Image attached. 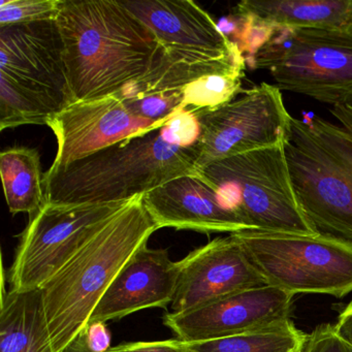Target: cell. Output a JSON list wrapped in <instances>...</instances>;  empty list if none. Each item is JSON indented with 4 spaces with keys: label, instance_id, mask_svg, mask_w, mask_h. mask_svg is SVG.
I'll list each match as a JSON object with an SVG mask.
<instances>
[{
    "label": "cell",
    "instance_id": "obj_3",
    "mask_svg": "<svg viewBox=\"0 0 352 352\" xmlns=\"http://www.w3.org/2000/svg\"><path fill=\"white\" fill-rule=\"evenodd\" d=\"M201 176L197 146L168 143L162 127L124 140L65 168L47 170L46 204L85 205L129 201L173 179Z\"/></svg>",
    "mask_w": 352,
    "mask_h": 352
},
{
    "label": "cell",
    "instance_id": "obj_16",
    "mask_svg": "<svg viewBox=\"0 0 352 352\" xmlns=\"http://www.w3.org/2000/svg\"><path fill=\"white\" fill-rule=\"evenodd\" d=\"M178 276V261L170 258L168 250L145 245L120 270L89 322L107 323L145 309L168 308L174 300Z\"/></svg>",
    "mask_w": 352,
    "mask_h": 352
},
{
    "label": "cell",
    "instance_id": "obj_5",
    "mask_svg": "<svg viewBox=\"0 0 352 352\" xmlns=\"http://www.w3.org/2000/svg\"><path fill=\"white\" fill-rule=\"evenodd\" d=\"M73 102L56 21L0 28V131L47 125Z\"/></svg>",
    "mask_w": 352,
    "mask_h": 352
},
{
    "label": "cell",
    "instance_id": "obj_25",
    "mask_svg": "<svg viewBox=\"0 0 352 352\" xmlns=\"http://www.w3.org/2000/svg\"><path fill=\"white\" fill-rule=\"evenodd\" d=\"M166 141L181 147L197 145L201 139V129L197 115L187 110H179L162 126Z\"/></svg>",
    "mask_w": 352,
    "mask_h": 352
},
{
    "label": "cell",
    "instance_id": "obj_27",
    "mask_svg": "<svg viewBox=\"0 0 352 352\" xmlns=\"http://www.w3.org/2000/svg\"><path fill=\"white\" fill-rule=\"evenodd\" d=\"M77 339L89 352H107L111 348V333L106 322H89Z\"/></svg>",
    "mask_w": 352,
    "mask_h": 352
},
{
    "label": "cell",
    "instance_id": "obj_20",
    "mask_svg": "<svg viewBox=\"0 0 352 352\" xmlns=\"http://www.w3.org/2000/svg\"><path fill=\"white\" fill-rule=\"evenodd\" d=\"M0 176L11 214L28 213L34 216L44 207L45 174L38 150L17 147L1 152Z\"/></svg>",
    "mask_w": 352,
    "mask_h": 352
},
{
    "label": "cell",
    "instance_id": "obj_13",
    "mask_svg": "<svg viewBox=\"0 0 352 352\" xmlns=\"http://www.w3.org/2000/svg\"><path fill=\"white\" fill-rule=\"evenodd\" d=\"M178 265L170 314H182L224 296L267 285L232 234L195 249Z\"/></svg>",
    "mask_w": 352,
    "mask_h": 352
},
{
    "label": "cell",
    "instance_id": "obj_17",
    "mask_svg": "<svg viewBox=\"0 0 352 352\" xmlns=\"http://www.w3.org/2000/svg\"><path fill=\"white\" fill-rule=\"evenodd\" d=\"M234 9L275 28L352 30V0H244Z\"/></svg>",
    "mask_w": 352,
    "mask_h": 352
},
{
    "label": "cell",
    "instance_id": "obj_21",
    "mask_svg": "<svg viewBox=\"0 0 352 352\" xmlns=\"http://www.w3.org/2000/svg\"><path fill=\"white\" fill-rule=\"evenodd\" d=\"M306 337L289 320L234 337L185 344L189 352H300Z\"/></svg>",
    "mask_w": 352,
    "mask_h": 352
},
{
    "label": "cell",
    "instance_id": "obj_24",
    "mask_svg": "<svg viewBox=\"0 0 352 352\" xmlns=\"http://www.w3.org/2000/svg\"><path fill=\"white\" fill-rule=\"evenodd\" d=\"M123 104L129 112L140 118L154 122H168V119L182 110V91L150 94L141 98H125Z\"/></svg>",
    "mask_w": 352,
    "mask_h": 352
},
{
    "label": "cell",
    "instance_id": "obj_18",
    "mask_svg": "<svg viewBox=\"0 0 352 352\" xmlns=\"http://www.w3.org/2000/svg\"><path fill=\"white\" fill-rule=\"evenodd\" d=\"M0 352H54L41 289L6 292L3 286Z\"/></svg>",
    "mask_w": 352,
    "mask_h": 352
},
{
    "label": "cell",
    "instance_id": "obj_30",
    "mask_svg": "<svg viewBox=\"0 0 352 352\" xmlns=\"http://www.w3.org/2000/svg\"><path fill=\"white\" fill-rule=\"evenodd\" d=\"M61 352H89L85 349L81 342L79 340L76 339L75 341L72 342L65 349H63Z\"/></svg>",
    "mask_w": 352,
    "mask_h": 352
},
{
    "label": "cell",
    "instance_id": "obj_9",
    "mask_svg": "<svg viewBox=\"0 0 352 352\" xmlns=\"http://www.w3.org/2000/svg\"><path fill=\"white\" fill-rule=\"evenodd\" d=\"M131 201V199H129ZM129 201L44 207L30 216L10 271V292L40 289Z\"/></svg>",
    "mask_w": 352,
    "mask_h": 352
},
{
    "label": "cell",
    "instance_id": "obj_11",
    "mask_svg": "<svg viewBox=\"0 0 352 352\" xmlns=\"http://www.w3.org/2000/svg\"><path fill=\"white\" fill-rule=\"evenodd\" d=\"M294 294L274 286L251 288L224 296L164 322L186 343L211 341L261 331L290 320Z\"/></svg>",
    "mask_w": 352,
    "mask_h": 352
},
{
    "label": "cell",
    "instance_id": "obj_4",
    "mask_svg": "<svg viewBox=\"0 0 352 352\" xmlns=\"http://www.w3.org/2000/svg\"><path fill=\"white\" fill-rule=\"evenodd\" d=\"M320 117H292L285 155L296 197L319 234L352 244V102Z\"/></svg>",
    "mask_w": 352,
    "mask_h": 352
},
{
    "label": "cell",
    "instance_id": "obj_23",
    "mask_svg": "<svg viewBox=\"0 0 352 352\" xmlns=\"http://www.w3.org/2000/svg\"><path fill=\"white\" fill-rule=\"evenodd\" d=\"M63 0L0 1V28L34 22L56 21Z\"/></svg>",
    "mask_w": 352,
    "mask_h": 352
},
{
    "label": "cell",
    "instance_id": "obj_29",
    "mask_svg": "<svg viewBox=\"0 0 352 352\" xmlns=\"http://www.w3.org/2000/svg\"><path fill=\"white\" fill-rule=\"evenodd\" d=\"M333 329L341 339L352 346V302L340 313Z\"/></svg>",
    "mask_w": 352,
    "mask_h": 352
},
{
    "label": "cell",
    "instance_id": "obj_6",
    "mask_svg": "<svg viewBox=\"0 0 352 352\" xmlns=\"http://www.w3.org/2000/svg\"><path fill=\"white\" fill-rule=\"evenodd\" d=\"M285 144L218 160L201 174L249 230L317 236L292 185Z\"/></svg>",
    "mask_w": 352,
    "mask_h": 352
},
{
    "label": "cell",
    "instance_id": "obj_12",
    "mask_svg": "<svg viewBox=\"0 0 352 352\" xmlns=\"http://www.w3.org/2000/svg\"><path fill=\"white\" fill-rule=\"evenodd\" d=\"M166 123L135 116L117 96L74 100L47 121L57 142L56 155L48 170L65 168L124 140L160 129Z\"/></svg>",
    "mask_w": 352,
    "mask_h": 352
},
{
    "label": "cell",
    "instance_id": "obj_14",
    "mask_svg": "<svg viewBox=\"0 0 352 352\" xmlns=\"http://www.w3.org/2000/svg\"><path fill=\"white\" fill-rule=\"evenodd\" d=\"M143 203L158 230L170 228L207 234L249 230L203 175L173 179L145 193Z\"/></svg>",
    "mask_w": 352,
    "mask_h": 352
},
{
    "label": "cell",
    "instance_id": "obj_8",
    "mask_svg": "<svg viewBox=\"0 0 352 352\" xmlns=\"http://www.w3.org/2000/svg\"><path fill=\"white\" fill-rule=\"evenodd\" d=\"M267 285L289 294L343 298L352 292V244L327 234L234 232Z\"/></svg>",
    "mask_w": 352,
    "mask_h": 352
},
{
    "label": "cell",
    "instance_id": "obj_10",
    "mask_svg": "<svg viewBox=\"0 0 352 352\" xmlns=\"http://www.w3.org/2000/svg\"><path fill=\"white\" fill-rule=\"evenodd\" d=\"M201 135L197 142L199 172L218 160L286 143L292 116L276 85L261 83L232 102L197 112Z\"/></svg>",
    "mask_w": 352,
    "mask_h": 352
},
{
    "label": "cell",
    "instance_id": "obj_22",
    "mask_svg": "<svg viewBox=\"0 0 352 352\" xmlns=\"http://www.w3.org/2000/svg\"><path fill=\"white\" fill-rule=\"evenodd\" d=\"M247 63L199 78L182 90V110L210 111L232 102L243 92Z\"/></svg>",
    "mask_w": 352,
    "mask_h": 352
},
{
    "label": "cell",
    "instance_id": "obj_15",
    "mask_svg": "<svg viewBox=\"0 0 352 352\" xmlns=\"http://www.w3.org/2000/svg\"><path fill=\"white\" fill-rule=\"evenodd\" d=\"M162 48L172 52L223 58L241 52L208 12L191 0L122 1Z\"/></svg>",
    "mask_w": 352,
    "mask_h": 352
},
{
    "label": "cell",
    "instance_id": "obj_19",
    "mask_svg": "<svg viewBox=\"0 0 352 352\" xmlns=\"http://www.w3.org/2000/svg\"><path fill=\"white\" fill-rule=\"evenodd\" d=\"M241 63H247L242 52L223 58H212L172 52L162 48L153 69L145 77L133 82L115 96L125 100L150 94L182 91L199 78Z\"/></svg>",
    "mask_w": 352,
    "mask_h": 352
},
{
    "label": "cell",
    "instance_id": "obj_26",
    "mask_svg": "<svg viewBox=\"0 0 352 352\" xmlns=\"http://www.w3.org/2000/svg\"><path fill=\"white\" fill-rule=\"evenodd\" d=\"M300 352H352V346L337 335L333 325L327 323L307 335Z\"/></svg>",
    "mask_w": 352,
    "mask_h": 352
},
{
    "label": "cell",
    "instance_id": "obj_1",
    "mask_svg": "<svg viewBox=\"0 0 352 352\" xmlns=\"http://www.w3.org/2000/svg\"><path fill=\"white\" fill-rule=\"evenodd\" d=\"M74 100L115 96L162 52L153 32L116 0H63L56 19Z\"/></svg>",
    "mask_w": 352,
    "mask_h": 352
},
{
    "label": "cell",
    "instance_id": "obj_28",
    "mask_svg": "<svg viewBox=\"0 0 352 352\" xmlns=\"http://www.w3.org/2000/svg\"><path fill=\"white\" fill-rule=\"evenodd\" d=\"M107 352H189L185 342L178 339L133 342L111 347Z\"/></svg>",
    "mask_w": 352,
    "mask_h": 352
},
{
    "label": "cell",
    "instance_id": "obj_2",
    "mask_svg": "<svg viewBox=\"0 0 352 352\" xmlns=\"http://www.w3.org/2000/svg\"><path fill=\"white\" fill-rule=\"evenodd\" d=\"M143 195L107 220L40 288L53 351H63L77 339L120 270L158 230Z\"/></svg>",
    "mask_w": 352,
    "mask_h": 352
},
{
    "label": "cell",
    "instance_id": "obj_7",
    "mask_svg": "<svg viewBox=\"0 0 352 352\" xmlns=\"http://www.w3.org/2000/svg\"><path fill=\"white\" fill-rule=\"evenodd\" d=\"M247 65L280 90L331 106L352 102V30L276 28Z\"/></svg>",
    "mask_w": 352,
    "mask_h": 352
}]
</instances>
